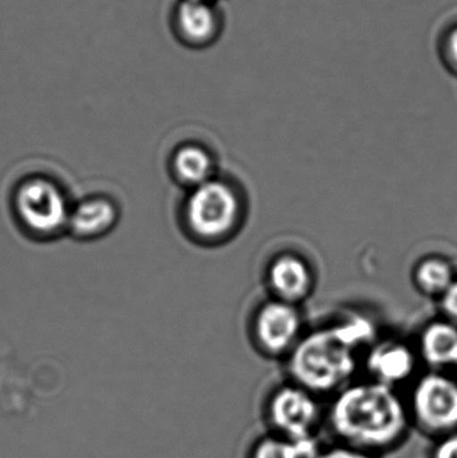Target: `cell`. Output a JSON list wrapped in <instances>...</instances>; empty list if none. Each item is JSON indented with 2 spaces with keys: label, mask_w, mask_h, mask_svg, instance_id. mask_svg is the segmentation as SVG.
Wrapping results in <instances>:
<instances>
[{
  "label": "cell",
  "mask_w": 457,
  "mask_h": 458,
  "mask_svg": "<svg viewBox=\"0 0 457 458\" xmlns=\"http://www.w3.org/2000/svg\"><path fill=\"white\" fill-rule=\"evenodd\" d=\"M325 420L337 443L377 457L402 445L412 428L399 390L372 379L353 381L335 393Z\"/></svg>",
  "instance_id": "obj_1"
},
{
  "label": "cell",
  "mask_w": 457,
  "mask_h": 458,
  "mask_svg": "<svg viewBox=\"0 0 457 458\" xmlns=\"http://www.w3.org/2000/svg\"><path fill=\"white\" fill-rule=\"evenodd\" d=\"M376 339L375 325L362 315L309 331L286 357L290 381L318 397H333L353 382L360 352Z\"/></svg>",
  "instance_id": "obj_2"
},
{
  "label": "cell",
  "mask_w": 457,
  "mask_h": 458,
  "mask_svg": "<svg viewBox=\"0 0 457 458\" xmlns=\"http://www.w3.org/2000/svg\"><path fill=\"white\" fill-rule=\"evenodd\" d=\"M182 215L193 239L217 244L231 239L241 227L246 203L241 191L231 180L215 176L190 190Z\"/></svg>",
  "instance_id": "obj_3"
},
{
  "label": "cell",
  "mask_w": 457,
  "mask_h": 458,
  "mask_svg": "<svg viewBox=\"0 0 457 458\" xmlns=\"http://www.w3.org/2000/svg\"><path fill=\"white\" fill-rule=\"evenodd\" d=\"M412 427L437 440L457 430V377L450 371L421 374L407 398Z\"/></svg>",
  "instance_id": "obj_4"
},
{
  "label": "cell",
  "mask_w": 457,
  "mask_h": 458,
  "mask_svg": "<svg viewBox=\"0 0 457 458\" xmlns=\"http://www.w3.org/2000/svg\"><path fill=\"white\" fill-rule=\"evenodd\" d=\"M265 416L273 435L314 441L326 411L322 409L321 397L289 381L268 395Z\"/></svg>",
  "instance_id": "obj_5"
},
{
  "label": "cell",
  "mask_w": 457,
  "mask_h": 458,
  "mask_svg": "<svg viewBox=\"0 0 457 458\" xmlns=\"http://www.w3.org/2000/svg\"><path fill=\"white\" fill-rule=\"evenodd\" d=\"M303 334L300 306L273 296L258 307L252 318V341L265 357L286 358Z\"/></svg>",
  "instance_id": "obj_6"
},
{
  "label": "cell",
  "mask_w": 457,
  "mask_h": 458,
  "mask_svg": "<svg viewBox=\"0 0 457 458\" xmlns=\"http://www.w3.org/2000/svg\"><path fill=\"white\" fill-rule=\"evenodd\" d=\"M15 209L32 233L51 236L69 227L70 208L66 196L50 180L30 179L16 191Z\"/></svg>",
  "instance_id": "obj_7"
},
{
  "label": "cell",
  "mask_w": 457,
  "mask_h": 458,
  "mask_svg": "<svg viewBox=\"0 0 457 458\" xmlns=\"http://www.w3.org/2000/svg\"><path fill=\"white\" fill-rule=\"evenodd\" d=\"M420 362L416 346L397 338L376 339L364 358L368 379L394 389L410 381Z\"/></svg>",
  "instance_id": "obj_8"
},
{
  "label": "cell",
  "mask_w": 457,
  "mask_h": 458,
  "mask_svg": "<svg viewBox=\"0 0 457 458\" xmlns=\"http://www.w3.org/2000/svg\"><path fill=\"white\" fill-rule=\"evenodd\" d=\"M225 16L219 2L180 0L172 15V29L177 39L190 48H207L220 39Z\"/></svg>",
  "instance_id": "obj_9"
},
{
  "label": "cell",
  "mask_w": 457,
  "mask_h": 458,
  "mask_svg": "<svg viewBox=\"0 0 457 458\" xmlns=\"http://www.w3.org/2000/svg\"><path fill=\"white\" fill-rule=\"evenodd\" d=\"M266 283L273 298L300 306L316 285L311 264L295 252H282L268 263Z\"/></svg>",
  "instance_id": "obj_10"
},
{
  "label": "cell",
  "mask_w": 457,
  "mask_h": 458,
  "mask_svg": "<svg viewBox=\"0 0 457 458\" xmlns=\"http://www.w3.org/2000/svg\"><path fill=\"white\" fill-rule=\"evenodd\" d=\"M419 357L429 370H457V326L445 318L431 320L419 335Z\"/></svg>",
  "instance_id": "obj_11"
},
{
  "label": "cell",
  "mask_w": 457,
  "mask_h": 458,
  "mask_svg": "<svg viewBox=\"0 0 457 458\" xmlns=\"http://www.w3.org/2000/svg\"><path fill=\"white\" fill-rule=\"evenodd\" d=\"M117 223V208L105 198H89L70 212L69 227L75 236L93 239L109 232Z\"/></svg>",
  "instance_id": "obj_12"
},
{
  "label": "cell",
  "mask_w": 457,
  "mask_h": 458,
  "mask_svg": "<svg viewBox=\"0 0 457 458\" xmlns=\"http://www.w3.org/2000/svg\"><path fill=\"white\" fill-rule=\"evenodd\" d=\"M172 171L174 177L190 190L217 176L214 156L199 144L180 147L172 157Z\"/></svg>",
  "instance_id": "obj_13"
},
{
  "label": "cell",
  "mask_w": 457,
  "mask_h": 458,
  "mask_svg": "<svg viewBox=\"0 0 457 458\" xmlns=\"http://www.w3.org/2000/svg\"><path fill=\"white\" fill-rule=\"evenodd\" d=\"M456 277L457 272L453 264L439 255L420 259L412 272L413 284L419 293L437 299L448 290Z\"/></svg>",
  "instance_id": "obj_14"
},
{
  "label": "cell",
  "mask_w": 457,
  "mask_h": 458,
  "mask_svg": "<svg viewBox=\"0 0 457 458\" xmlns=\"http://www.w3.org/2000/svg\"><path fill=\"white\" fill-rule=\"evenodd\" d=\"M318 449L317 440L292 441L270 433L257 440L249 458H313Z\"/></svg>",
  "instance_id": "obj_15"
},
{
  "label": "cell",
  "mask_w": 457,
  "mask_h": 458,
  "mask_svg": "<svg viewBox=\"0 0 457 458\" xmlns=\"http://www.w3.org/2000/svg\"><path fill=\"white\" fill-rule=\"evenodd\" d=\"M436 48L443 66L457 77V18L443 27L437 37Z\"/></svg>",
  "instance_id": "obj_16"
},
{
  "label": "cell",
  "mask_w": 457,
  "mask_h": 458,
  "mask_svg": "<svg viewBox=\"0 0 457 458\" xmlns=\"http://www.w3.org/2000/svg\"><path fill=\"white\" fill-rule=\"evenodd\" d=\"M313 458H378L375 454L368 452L360 451L353 446L345 445V444L337 443L334 445L319 448Z\"/></svg>",
  "instance_id": "obj_17"
},
{
  "label": "cell",
  "mask_w": 457,
  "mask_h": 458,
  "mask_svg": "<svg viewBox=\"0 0 457 458\" xmlns=\"http://www.w3.org/2000/svg\"><path fill=\"white\" fill-rule=\"evenodd\" d=\"M442 317L457 326V277L453 284L439 298Z\"/></svg>",
  "instance_id": "obj_18"
},
{
  "label": "cell",
  "mask_w": 457,
  "mask_h": 458,
  "mask_svg": "<svg viewBox=\"0 0 457 458\" xmlns=\"http://www.w3.org/2000/svg\"><path fill=\"white\" fill-rule=\"evenodd\" d=\"M431 458H457V430L435 440Z\"/></svg>",
  "instance_id": "obj_19"
},
{
  "label": "cell",
  "mask_w": 457,
  "mask_h": 458,
  "mask_svg": "<svg viewBox=\"0 0 457 458\" xmlns=\"http://www.w3.org/2000/svg\"><path fill=\"white\" fill-rule=\"evenodd\" d=\"M209 2H219V0H209Z\"/></svg>",
  "instance_id": "obj_20"
}]
</instances>
